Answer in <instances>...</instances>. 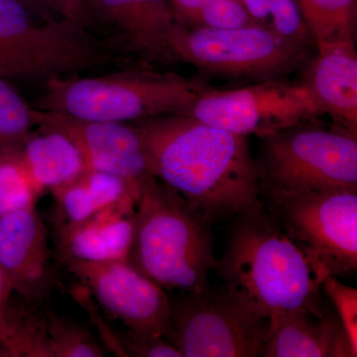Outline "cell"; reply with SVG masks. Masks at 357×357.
<instances>
[{"mask_svg": "<svg viewBox=\"0 0 357 357\" xmlns=\"http://www.w3.org/2000/svg\"><path fill=\"white\" fill-rule=\"evenodd\" d=\"M150 170L215 223L263 208L248 137L184 114L132 122Z\"/></svg>", "mask_w": 357, "mask_h": 357, "instance_id": "6da1fadb", "label": "cell"}, {"mask_svg": "<svg viewBox=\"0 0 357 357\" xmlns=\"http://www.w3.org/2000/svg\"><path fill=\"white\" fill-rule=\"evenodd\" d=\"M215 270L218 286L270 326L290 312L319 317L328 309L321 299L325 277L264 206L234 218Z\"/></svg>", "mask_w": 357, "mask_h": 357, "instance_id": "7a4b0ae2", "label": "cell"}, {"mask_svg": "<svg viewBox=\"0 0 357 357\" xmlns=\"http://www.w3.org/2000/svg\"><path fill=\"white\" fill-rule=\"evenodd\" d=\"M213 225L172 188L148 178L136 204L128 261L163 289L206 290L218 264Z\"/></svg>", "mask_w": 357, "mask_h": 357, "instance_id": "3957f363", "label": "cell"}, {"mask_svg": "<svg viewBox=\"0 0 357 357\" xmlns=\"http://www.w3.org/2000/svg\"><path fill=\"white\" fill-rule=\"evenodd\" d=\"M208 79L148 68H121L98 77H53L32 107L89 121L132 122L184 114Z\"/></svg>", "mask_w": 357, "mask_h": 357, "instance_id": "277c9868", "label": "cell"}, {"mask_svg": "<svg viewBox=\"0 0 357 357\" xmlns=\"http://www.w3.org/2000/svg\"><path fill=\"white\" fill-rule=\"evenodd\" d=\"M256 156L260 197L357 192V133L317 119L259 137Z\"/></svg>", "mask_w": 357, "mask_h": 357, "instance_id": "5b68a950", "label": "cell"}, {"mask_svg": "<svg viewBox=\"0 0 357 357\" xmlns=\"http://www.w3.org/2000/svg\"><path fill=\"white\" fill-rule=\"evenodd\" d=\"M18 0H0V77L46 79L126 66L95 35L74 21L38 22Z\"/></svg>", "mask_w": 357, "mask_h": 357, "instance_id": "8992f818", "label": "cell"}, {"mask_svg": "<svg viewBox=\"0 0 357 357\" xmlns=\"http://www.w3.org/2000/svg\"><path fill=\"white\" fill-rule=\"evenodd\" d=\"M170 42L176 62L192 65L204 79L253 83L300 72L316 50L258 25L192 29L178 23Z\"/></svg>", "mask_w": 357, "mask_h": 357, "instance_id": "52a82bcc", "label": "cell"}, {"mask_svg": "<svg viewBox=\"0 0 357 357\" xmlns=\"http://www.w3.org/2000/svg\"><path fill=\"white\" fill-rule=\"evenodd\" d=\"M270 218L325 278L357 270V192L272 195L261 198Z\"/></svg>", "mask_w": 357, "mask_h": 357, "instance_id": "ba28073f", "label": "cell"}, {"mask_svg": "<svg viewBox=\"0 0 357 357\" xmlns=\"http://www.w3.org/2000/svg\"><path fill=\"white\" fill-rule=\"evenodd\" d=\"M167 340L183 357L262 356L269 319L249 312L220 286L170 298Z\"/></svg>", "mask_w": 357, "mask_h": 357, "instance_id": "9c48e42d", "label": "cell"}, {"mask_svg": "<svg viewBox=\"0 0 357 357\" xmlns=\"http://www.w3.org/2000/svg\"><path fill=\"white\" fill-rule=\"evenodd\" d=\"M184 115L237 135L258 138L321 116L304 88L287 77L236 89L211 86Z\"/></svg>", "mask_w": 357, "mask_h": 357, "instance_id": "30bf717a", "label": "cell"}, {"mask_svg": "<svg viewBox=\"0 0 357 357\" xmlns=\"http://www.w3.org/2000/svg\"><path fill=\"white\" fill-rule=\"evenodd\" d=\"M177 24L170 0H88L86 29L126 65L177 63L170 42Z\"/></svg>", "mask_w": 357, "mask_h": 357, "instance_id": "8fae6325", "label": "cell"}, {"mask_svg": "<svg viewBox=\"0 0 357 357\" xmlns=\"http://www.w3.org/2000/svg\"><path fill=\"white\" fill-rule=\"evenodd\" d=\"M66 266L110 316L131 332L168 337L170 297L128 259L89 262L65 260Z\"/></svg>", "mask_w": 357, "mask_h": 357, "instance_id": "7c38bea8", "label": "cell"}, {"mask_svg": "<svg viewBox=\"0 0 357 357\" xmlns=\"http://www.w3.org/2000/svg\"><path fill=\"white\" fill-rule=\"evenodd\" d=\"M32 117L40 130L69 138L81 152L88 170L119 176L138 194L148 178L154 177L142 140L131 123L89 121L34 107Z\"/></svg>", "mask_w": 357, "mask_h": 357, "instance_id": "4fadbf2b", "label": "cell"}, {"mask_svg": "<svg viewBox=\"0 0 357 357\" xmlns=\"http://www.w3.org/2000/svg\"><path fill=\"white\" fill-rule=\"evenodd\" d=\"M0 267L25 297L36 299L50 290L48 236L35 208L0 217Z\"/></svg>", "mask_w": 357, "mask_h": 357, "instance_id": "5bb4252c", "label": "cell"}, {"mask_svg": "<svg viewBox=\"0 0 357 357\" xmlns=\"http://www.w3.org/2000/svg\"><path fill=\"white\" fill-rule=\"evenodd\" d=\"M317 53L298 82L319 115L357 133V52L354 42L332 45Z\"/></svg>", "mask_w": 357, "mask_h": 357, "instance_id": "9a60e30c", "label": "cell"}, {"mask_svg": "<svg viewBox=\"0 0 357 357\" xmlns=\"http://www.w3.org/2000/svg\"><path fill=\"white\" fill-rule=\"evenodd\" d=\"M137 199L110 204L83 222L58 230L64 260L103 262L128 259L132 245Z\"/></svg>", "mask_w": 357, "mask_h": 357, "instance_id": "2e32d148", "label": "cell"}, {"mask_svg": "<svg viewBox=\"0 0 357 357\" xmlns=\"http://www.w3.org/2000/svg\"><path fill=\"white\" fill-rule=\"evenodd\" d=\"M263 357H356L337 312H294L270 326Z\"/></svg>", "mask_w": 357, "mask_h": 357, "instance_id": "e0dca14e", "label": "cell"}, {"mask_svg": "<svg viewBox=\"0 0 357 357\" xmlns=\"http://www.w3.org/2000/svg\"><path fill=\"white\" fill-rule=\"evenodd\" d=\"M17 152L40 195L60 189L88 170L76 145L54 131L30 133Z\"/></svg>", "mask_w": 357, "mask_h": 357, "instance_id": "ac0fdd59", "label": "cell"}, {"mask_svg": "<svg viewBox=\"0 0 357 357\" xmlns=\"http://www.w3.org/2000/svg\"><path fill=\"white\" fill-rule=\"evenodd\" d=\"M57 206V229L83 222L110 204L139 194L124 178L102 171L86 170L53 192Z\"/></svg>", "mask_w": 357, "mask_h": 357, "instance_id": "d6986e66", "label": "cell"}, {"mask_svg": "<svg viewBox=\"0 0 357 357\" xmlns=\"http://www.w3.org/2000/svg\"><path fill=\"white\" fill-rule=\"evenodd\" d=\"M316 50L354 42L357 37V0H296Z\"/></svg>", "mask_w": 357, "mask_h": 357, "instance_id": "ffe728a7", "label": "cell"}, {"mask_svg": "<svg viewBox=\"0 0 357 357\" xmlns=\"http://www.w3.org/2000/svg\"><path fill=\"white\" fill-rule=\"evenodd\" d=\"M178 24L192 28L256 25L241 0H170Z\"/></svg>", "mask_w": 357, "mask_h": 357, "instance_id": "44dd1931", "label": "cell"}, {"mask_svg": "<svg viewBox=\"0 0 357 357\" xmlns=\"http://www.w3.org/2000/svg\"><path fill=\"white\" fill-rule=\"evenodd\" d=\"M256 25L316 49L296 0H241Z\"/></svg>", "mask_w": 357, "mask_h": 357, "instance_id": "7402d4cb", "label": "cell"}, {"mask_svg": "<svg viewBox=\"0 0 357 357\" xmlns=\"http://www.w3.org/2000/svg\"><path fill=\"white\" fill-rule=\"evenodd\" d=\"M39 196L18 152H0V217L35 208Z\"/></svg>", "mask_w": 357, "mask_h": 357, "instance_id": "603a6c76", "label": "cell"}, {"mask_svg": "<svg viewBox=\"0 0 357 357\" xmlns=\"http://www.w3.org/2000/svg\"><path fill=\"white\" fill-rule=\"evenodd\" d=\"M33 126L32 107L0 77V152L18 151Z\"/></svg>", "mask_w": 357, "mask_h": 357, "instance_id": "cb8c5ba5", "label": "cell"}, {"mask_svg": "<svg viewBox=\"0 0 357 357\" xmlns=\"http://www.w3.org/2000/svg\"><path fill=\"white\" fill-rule=\"evenodd\" d=\"M47 330L50 340L51 357L102 356L100 347L89 333L70 325L54 312H47Z\"/></svg>", "mask_w": 357, "mask_h": 357, "instance_id": "d4e9b609", "label": "cell"}, {"mask_svg": "<svg viewBox=\"0 0 357 357\" xmlns=\"http://www.w3.org/2000/svg\"><path fill=\"white\" fill-rule=\"evenodd\" d=\"M335 307L340 323L349 338L352 349L357 354V290L340 281L337 277L328 276L321 284Z\"/></svg>", "mask_w": 357, "mask_h": 357, "instance_id": "484cf974", "label": "cell"}, {"mask_svg": "<svg viewBox=\"0 0 357 357\" xmlns=\"http://www.w3.org/2000/svg\"><path fill=\"white\" fill-rule=\"evenodd\" d=\"M119 349L124 356L183 357L182 352L165 337L140 335L131 331L121 338Z\"/></svg>", "mask_w": 357, "mask_h": 357, "instance_id": "4316f807", "label": "cell"}, {"mask_svg": "<svg viewBox=\"0 0 357 357\" xmlns=\"http://www.w3.org/2000/svg\"><path fill=\"white\" fill-rule=\"evenodd\" d=\"M53 13L77 23L88 25V0H44ZM88 30V29H86Z\"/></svg>", "mask_w": 357, "mask_h": 357, "instance_id": "83f0119b", "label": "cell"}, {"mask_svg": "<svg viewBox=\"0 0 357 357\" xmlns=\"http://www.w3.org/2000/svg\"><path fill=\"white\" fill-rule=\"evenodd\" d=\"M14 291L13 282L0 267V354L9 333V301Z\"/></svg>", "mask_w": 357, "mask_h": 357, "instance_id": "f1b7e54d", "label": "cell"}, {"mask_svg": "<svg viewBox=\"0 0 357 357\" xmlns=\"http://www.w3.org/2000/svg\"><path fill=\"white\" fill-rule=\"evenodd\" d=\"M21 3L24 4L28 8L31 9L33 13L39 14L42 18L45 20H51L52 11L48 6H47L46 2L44 0H18Z\"/></svg>", "mask_w": 357, "mask_h": 357, "instance_id": "f546056e", "label": "cell"}]
</instances>
